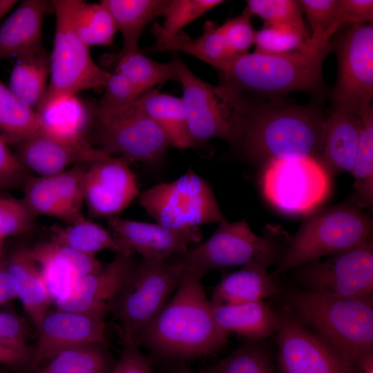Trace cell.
Masks as SVG:
<instances>
[{
	"label": "cell",
	"instance_id": "6da1fadb",
	"mask_svg": "<svg viewBox=\"0 0 373 373\" xmlns=\"http://www.w3.org/2000/svg\"><path fill=\"white\" fill-rule=\"evenodd\" d=\"M228 336L214 321L201 279L184 271L171 298L140 334L137 345L163 357L189 359L219 352Z\"/></svg>",
	"mask_w": 373,
	"mask_h": 373
},
{
	"label": "cell",
	"instance_id": "7a4b0ae2",
	"mask_svg": "<svg viewBox=\"0 0 373 373\" xmlns=\"http://www.w3.org/2000/svg\"><path fill=\"white\" fill-rule=\"evenodd\" d=\"M325 122L318 113L308 108L251 106L236 148L254 162L306 157L320 160Z\"/></svg>",
	"mask_w": 373,
	"mask_h": 373
},
{
	"label": "cell",
	"instance_id": "3957f363",
	"mask_svg": "<svg viewBox=\"0 0 373 373\" xmlns=\"http://www.w3.org/2000/svg\"><path fill=\"white\" fill-rule=\"evenodd\" d=\"M286 301L287 308L303 324L354 364L373 352V302L337 298L309 290L289 292Z\"/></svg>",
	"mask_w": 373,
	"mask_h": 373
},
{
	"label": "cell",
	"instance_id": "277c9868",
	"mask_svg": "<svg viewBox=\"0 0 373 373\" xmlns=\"http://www.w3.org/2000/svg\"><path fill=\"white\" fill-rule=\"evenodd\" d=\"M330 49L329 44L316 51L307 48L283 54L237 55L221 72L223 84L240 94L315 91L322 86V66Z\"/></svg>",
	"mask_w": 373,
	"mask_h": 373
},
{
	"label": "cell",
	"instance_id": "5b68a950",
	"mask_svg": "<svg viewBox=\"0 0 373 373\" xmlns=\"http://www.w3.org/2000/svg\"><path fill=\"white\" fill-rule=\"evenodd\" d=\"M174 63L181 84L189 131L194 147L218 138L236 147L251 106L226 84L214 86L198 77L178 56Z\"/></svg>",
	"mask_w": 373,
	"mask_h": 373
},
{
	"label": "cell",
	"instance_id": "8992f818",
	"mask_svg": "<svg viewBox=\"0 0 373 373\" xmlns=\"http://www.w3.org/2000/svg\"><path fill=\"white\" fill-rule=\"evenodd\" d=\"M372 220L353 204L308 214L280 260L274 278L298 266L353 249L370 240Z\"/></svg>",
	"mask_w": 373,
	"mask_h": 373
},
{
	"label": "cell",
	"instance_id": "52a82bcc",
	"mask_svg": "<svg viewBox=\"0 0 373 373\" xmlns=\"http://www.w3.org/2000/svg\"><path fill=\"white\" fill-rule=\"evenodd\" d=\"M183 274L182 266L171 259H142L137 264L111 310L119 324L123 345L137 346L138 336L169 302Z\"/></svg>",
	"mask_w": 373,
	"mask_h": 373
},
{
	"label": "cell",
	"instance_id": "ba28073f",
	"mask_svg": "<svg viewBox=\"0 0 373 373\" xmlns=\"http://www.w3.org/2000/svg\"><path fill=\"white\" fill-rule=\"evenodd\" d=\"M218 224L207 240L170 259L181 265L184 271L202 279L209 271L251 261L269 267L280 258L276 241L254 233L245 219L233 222L223 219Z\"/></svg>",
	"mask_w": 373,
	"mask_h": 373
},
{
	"label": "cell",
	"instance_id": "9c48e42d",
	"mask_svg": "<svg viewBox=\"0 0 373 373\" xmlns=\"http://www.w3.org/2000/svg\"><path fill=\"white\" fill-rule=\"evenodd\" d=\"M75 3V0L52 1L56 28L50 55V82L41 104L63 95L104 89L111 73L97 65L89 47L77 37L73 21Z\"/></svg>",
	"mask_w": 373,
	"mask_h": 373
},
{
	"label": "cell",
	"instance_id": "30bf717a",
	"mask_svg": "<svg viewBox=\"0 0 373 373\" xmlns=\"http://www.w3.org/2000/svg\"><path fill=\"white\" fill-rule=\"evenodd\" d=\"M260 185L265 198L281 212L308 215L329 196L331 174L316 157L273 159L265 162Z\"/></svg>",
	"mask_w": 373,
	"mask_h": 373
},
{
	"label": "cell",
	"instance_id": "8fae6325",
	"mask_svg": "<svg viewBox=\"0 0 373 373\" xmlns=\"http://www.w3.org/2000/svg\"><path fill=\"white\" fill-rule=\"evenodd\" d=\"M139 203L156 223L176 229L219 223L224 218L209 183L192 169L146 189Z\"/></svg>",
	"mask_w": 373,
	"mask_h": 373
},
{
	"label": "cell",
	"instance_id": "7c38bea8",
	"mask_svg": "<svg viewBox=\"0 0 373 373\" xmlns=\"http://www.w3.org/2000/svg\"><path fill=\"white\" fill-rule=\"evenodd\" d=\"M92 126L99 149L146 166L162 164L171 146L160 126L135 104L109 115L97 114L94 106Z\"/></svg>",
	"mask_w": 373,
	"mask_h": 373
},
{
	"label": "cell",
	"instance_id": "4fadbf2b",
	"mask_svg": "<svg viewBox=\"0 0 373 373\" xmlns=\"http://www.w3.org/2000/svg\"><path fill=\"white\" fill-rule=\"evenodd\" d=\"M298 280L307 290L324 296L373 302L372 240L307 264Z\"/></svg>",
	"mask_w": 373,
	"mask_h": 373
},
{
	"label": "cell",
	"instance_id": "5bb4252c",
	"mask_svg": "<svg viewBox=\"0 0 373 373\" xmlns=\"http://www.w3.org/2000/svg\"><path fill=\"white\" fill-rule=\"evenodd\" d=\"M338 72L332 98L334 108L358 116L372 106L373 97L372 23L353 24L338 42Z\"/></svg>",
	"mask_w": 373,
	"mask_h": 373
},
{
	"label": "cell",
	"instance_id": "9a60e30c",
	"mask_svg": "<svg viewBox=\"0 0 373 373\" xmlns=\"http://www.w3.org/2000/svg\"><path fill=\"white\" fill-rule=\"evenodd\" d=\"M278 314L280 373H356L349 358L309 331L287 307Z\"/></svg>",
	"mask_w": 373,
	"mask_h": 373
},
{
	"label": "cell",
	"instance_id": "2e32d148",
	"mask_svg": "<svg viewBox=\"0 0 373 373\" xmlns=\"http://www.w3.org/2000/svg\"><path fill=\"white\" fill-rule=\"evenodd\" d=\"M136 174L130 162L108 155L88 164L84 183V202L90 216L113 218L139 195Z\"/></svg>",
	"mask_w": 373,
	"mask_h": 373
},
{
	"label": "cell",
	"instance_id": "e0dca14e",
	"mask_svg": "<svg viewBox=\"0 0 373 373\" xmlns=\"http://www.w3.org/2000/svg\"><path fill=\"white\" fill-rule=\"evenodd\" d=\"M137 264L133 255L115 254L111 262L79 279L54 303L57 309L105 320Z\"/></svg>",
	"mask_w": 373,
	"mask_h": 373
},
{
	"label": "cell",
	"instance_id": "ac0fdd59",
	"mask_svg": "<svg viewBox=\"0 0 373 373\" xmlns=\"http://www.w3.org/2000/svg\"><path fill=\"white\" fill-rule=\"evenodd\" d=\"M107 224L126 254L137 253L145 260H167L200 242L202 236L199 227L176 229L117 217L108 218Z\"/></svg>",
	"mask_w": 373,
	"mask_h": 373
},
{
	"label": "cell",
	"instance_id": "d6986e66",
	"mask_svg": "<svg viewBox=\"0 0 373 373\" xmlns=\"http://www.w3.org/2000/svg\"><path fill=\"white\" fill-rule=\"evenodd\" d=\"M16 154L26 171L39 177L59 173L79 164H89L109 155L83 137L64 138L39 132L17 144Z\"/></svg>",
	"mask_w": 373,
	"mask_h": 373
},
{
	"label": "cell",
	"instance_id": "ffe728a7",
	"mask_svg": "<svg viewBox=\"0 0 373 373\" xmlns=\"http://www.w3.org/2000/svg\"><path fill=\"white\" fill-rule=\"evenodd\" d=\"M105 320L57 309L48 311L39 329L30 365L37 368L59 352L90 343H107Z\"/></svg>",
	"mask_w": 373,
	"mask_h": 373
},
{
	"label": "cell",
	"instance_id": "44dd1931",
	"mask_svg": "<svg viewBox=\"0 0 373 373\" xmlns=\"http://www.w3.org/2000/svg\"><path fill=\"white\" fill-rule=\"evenodd\" d=\"M30 251L53 303L79 279L103 265L95 255L79 252L52 240L39 243Z\"/></svg>",
	"mask_w": 373,
	"mask_h": 373
},
{
	"label": "cell",
	"instance_id": "7402d4cb",
	"mask_svg": "<svg viewBox=\"0 0 373 373\" xmlns=\"http://www.w3.org/2000/svg\"><path fill=\"white\" fill-rule=\"evenodd\" d=\"M48 1L25 0L0 27V60L44 50L42 26Z\"/></svg>",
	"mask_w": 373,
	"mask_h": 373
},
{
	"label": "cell",
	"instance_id": "603a6c76",
	"mask_svg": "<svg viewBox=\"0 0 373 373\" xmlns=\"http://www.w3.org/2000/svg\"><path fill=\"white\" fill-rule=\"evenodd\" d=\"M360 131L357 115L345 108H333L325 122L320 157L330 174L352 172Z\"/></svg>",
	"mask_w": 373,
	"mask_h": 373
},
{
	"label": "cell",
	"instance_id": "cb8c5ba5",
	"mask_svg": "<svg viewBox=\"0 0 373 373\" xmlns=\"http://www.w3.org/2000/svg\"><path fill=\"white\" fill-rule=\"evenodd\" d=\"M151 31L155 38V50L186 52L218 69L220 73L236 56L228 48L219 26L211 21L205 23L204 32L195 39L182 32L175 35H168L157 23L152 26Z\"/></svg>",
	"mask_w": 373,
	"mask_h": 373
},
{
	"label": "cell",
	"instance_id": "d4e9b609",
	"mask_svg": "<svg viewBox=\"0 0 373 373\" xmlns=\"http://www.w3.org/2000/svg\"><path fill=\"white\" fill-rule=\"evenodd\" d=\"M211 309L216 325L228 336L236 333L249 341H261L276 333L278 327V312L264 300L211 305Z\"/></svg>",
	"mask_w": 373,
	"mask_h": 373
},
{
	"label": "cell",
	"instance_id": "484cf974",
	"mask_svg": "<svg viewBox=\"0 0 373 373\" xmlns=\"http://www.w3.org/2000/svg\"><path fill=\"white\" fill-rule=\"evenodd\" d=\"M268 267L251 261L240 270L225 275L213 287L211 305H234L265 298L279 293Z\"/></svg>",
	"mask_w": 373,
	"mask_h": 373
},
{
	"label": "cell",
	"instance_id": "4316f807",
	"mask_svg": "<svg viewBox=\"0 0 373 373\" xmlns=\"http://www.w3.org/2000/svg\"><path fill=\"white\" fill-rule=\"evenodd\" d=\"M4 269L15 280L18 287L17 298L38 329L52 302L30 248L15 250Z\"/></svg>",
	"mask_w": 373,
	"mask_h": 373
},
{
	"label": "cell",
	"instance_id": "83f0119b",
	"mask_svg": "<svg viewBox=\"0 0 373 373\" xmlns=\"http://www.w3.org/2000/svg\"><path fill=\"white\" fill-rule=\"evenodd\" d=\"M36 112L41 132L64 138L85 137L94 117V107L86 106L77 95L56 97L42 103Z\"/></svg>",
	"mask_w": 373,
	"mask_h": 373
},
{
	"label": "cell",
	"instance_id": "f1b7e54d",
	"mask_svg": "<svg viewBox=\"0 0 373 373\" xmlns=\"http://www.w3.org/2000/svg\"><path fill=\"white\" fill-rule=\"evenodd\" d=\"M135 106L160 126L171 146L180 150L194 148L181 97L153 88L142 93Z\"/></svg>",
	"mask_w": 373,
	"mask_h": 373
},
{
	"label": "cell",
	"instance_id": "f546056e",
	"mask_svg": "<svg viewBox=\"0 0 373 373\" xmlns=\"http://www.w3.org/2000/svg\"><path fill=\"white\" fill-rule=\"evenodd\" d=\"M111 14L117 30L123 38L120 52L140 50L139 39L146 26L163 16L168 0H102Z\"/></svg>",
	"mask_w": 373,
	"mask_h": 373
},
{
	"label": "cell",
	"instance_id": "4dcf8cb0",
	"mask_svg": "<svg viewBox=\"0 0 373 373\" xmlns=\"http://www.w3.org/2000/svg\"><path fill=\"white\" fill-rule=\"evenodd\" d=\"M50 75V56L46 50L17 58L9 88L26 106L36 111L43 102Z\"/></svg>",
	"mask_w": 373,
	"mask_h": 373
},
{
	"label": "cell",
	"instance_id": "1f68e13d",
	"mask_svg": "<svg viewBox=\"0 0 373 373\" xmlns=\"http://www.w3.org/2000/svg\"><path fill=\"white\" fill-rule=\"evenodd\" d=\"M50 240L86 254L102 250L126 254L110 231L82 214L64 226L53 227Z\"/></svg>",
	"mask_w": 373,
	"mask_h": 373
},
{
	"label": "cell",
	"instance_id": "d6a6232c",
	"mask_svg": "<svg viewBox=\"0 0 373 373\" xmlns=\"http://www.w3.org/2000/svg\"><path fill=\"white\" fill-rule=\"evenodd\" d=\"M116 363L107 343H90L59 352L34 373H111Z\"/></svg>",
	"mask_w": 373,
	"mask_h": 373
},
{
	"label": "cell",
	"instance_id": "836d02e7",
	"mask_svg": "<svg viewBox=\"0 0 373 373\" xmlns=\"http://www.w3.org/2000/svg\"><path fill=\"white\" fill-rule=\"evenodd\" d=\"M113 73L128 79L142 93L169 80L178 82L173 61L161 63L145 56L140 50L119 52Z\"/></svg>",
	"mask_w": 373,
	"mask_h": 373
},
{
	"label": "cell",
	"instance_id": "e575fe53",
	"mask_svg": "<svg viewBox=\"0 0 373 373\" xmlns=\"http://www.w3.org/2000/svg\"><path fill=\"white\" fill-rule=\"evenodd\" d=\"M361 131L352 173L354 178V200L358 208L373 203V111L372 106L358 115Z\"/></svg>",
	"mask_w": 373,
	"mask_h": 373
},
{
	"label": "cell",
	"instance_id": "d590c367",
	"mask_svg": "<svg viewBox=\"0 0 373 373\" xmlns=\"http://www.w3.org/2000/svg\"><path fill=\"white\" fill-rule=\"evenodd\" d=\"M39 132L37 112L23 105L0 82V133L8 143L17 144Z\"/></svg>",
	"mask_w": 373,
	"mask_h": 373
},
{
	"label": "cell",
	"instance_id": "8d00e7d4",
	"mask_svg": "<svg viewBox=\"0 0 373 373\" xmlns=\"http://www.w3.org/2000/svg\"><path fill=\"white\" fill-rule=\"evenodd\" d=\"M73 21L77 37L88 47L113 43L117 29L111 14L101 2L88 3L75 0Z\"/></svg>",
	"mask_w": 373,
	"mask_h": 373
},
{
	"label": "cell",
	"instance_id": "74e56055",
	"mask_svg": "<svg viewBox=\"0 0 373 373\" xmlns=\"http://www.w3.org/2000/svg\"><path fill=\"white\" fill-rule=\"evenodd\" d=\"M260 341L247 340L211 370L214 373H277L270 351Z\"/></svg>",
	"mask_w": 373,
	"mask_h": 373
},
{
	"label": "cell",
	"instance_id": "f35d334b",
	"mask_svg": "<svg viewBox=\"0 0 373 373\" xmlns=\"http://www.w3.org/2000/svg\"><path fill=\"white\" fill-rule=\"evenodd\" d=\"M21 199L37 217L48 216L69 222L73 218L59 200L47 177H28Z\"/></svg>",
	"mask_w": 373,
	"mask_h": 373
},
{
	"label": "cell",
	"instance_id": "ab89813d",
	"mask_svg": "<svg viewBox=\"0 0 373 373\" xmlns=\"http://www.w3.org/2000/svg\"><path fill=\"white\" fill-rule=\"evenodd\" d=\"M307 32L285 26H264L256 31V52L283 54L308 48Z\"/></svg>",
	"mask_w": 373,
	"mask_h": 373
},
{
	"label": "cell",
	"instance_id": "60d3db41",
	"mask_svg": "<svg viewBox=\"0 0 373 373\" xmlns=\"http://www.w3.org/2000/svg\"><path fill=\"white\" fill-rule=\"evenodd\" d=\"M251 15H257L264 26H285L307 32L303 20L302 8L297 1L249 0L245 8Z\"/></svg>",
	"mask_w": 373,
	"mask_h": 373
},
{
	"label": "cell",
	"instance_id": "b9f144b4",
	"mask_svg": "<svg viewBox=\"0 0 373 373\" xmlns=\"http://www.w3.org/2000/svg\"><path fill=\"white\" fill-rule=\"evenodd\" d=\"M88 164H76L47 177L59 200L73 219L81 214L84 202V183Z\"/></svg>",
	"mask_w": 373,
	"mask_h": 373
},
{
	"label": "cell",
	"instance_id": "7bdbcfd3",
	"mask_svg": "<svg viewBox=\"0 0 373 373\" xmlns=\"http://www.w3.org/2000/svg\"><path fill=\"white\" fill-rule=\"evenodd\" d=\"M104 89L103 95L95 106V112L104 115L128 109L142 94L128 79L116 73H111Z\"/></svg>",
	"mask_w": 373,
	"mask_h": 373
},
{
	"label": "cell",
	"instance_id": "ee69618b",
	"mask_svg": "<svg viewBox=\"0 0 373 373\" xmlns=\"http://www.w3.org/2000/svg\"><path fill=\"white\" fill-rule=\"evenodd\" d=\"M223 2L222 0H168L161 28L168 35H177L189 23Z\"/></svg>",
	"mask_w": 373,
	"mask_h": 373
},
{
	"label": "cell",
	"instance_id": "f6af8a7d",
	"mask_svg": "<svg viewBox=\"0 0 373 373\" xmlns=\"http://www.w3.org/2000/svg\"><path fill=\"white\" fill-rule=\"evenodd\" d=\"M35 218L22 200L0 197V237L3 239L32 231Z\"/></svg>",
	"mask_w": 373,
	"mask_h": 373
},
{
	"label": "cell",
	"instance_id": "bcb514c9",
	"mask_svg": "<svg viewBox=\"0 0 373 373\" xmlns=\"http://www.w3.org/2000/svg\"><path fill=\"white\" fill-rule=\"evenodd\" d=\"M372 0H338L335 17L324 32L320 47L329 45V39L343 25L372 23Z\"/></svg>",
	"mask_w": 373,
	"mask_h": 373
},
{
	"label": "cell",
	"instance_id": "7dc6e473",
	"mask_svg": "<svg viewBox=\"0 0 373 373\" xmlns=\"http://www.w3.org/2000/svg\"><path fill=\"white\" fill-rule=\"evenodd\" d=\"M298 3L312 28L308 48L316 51L322 48L320 47L322 37L335 17L338 0H301Z\"/></svg>",
	"mask_w": 373,
	"mask_h": 373
},
{
	"label": "cell",
	"instance_id": "c3c4849f",
	"mask_svg": "<svg viewBox=\"0 0 373 373\" xmlns=\"http://www.w3.org/2000/svg\"><path fill=\"white\" fill-rule=\"evenodd\" d=\"M251 17L245 8L240 15L219 26L228 48L236 55L248 52L254 44L256 30L251 23Z\"/></svg>",
	"mask_w": 373,
	"mask_h": 373
},
{
	"label": "cell",
	"instance_id": "681fc988",
	"mask_svg": "<svg viewBox=\"0 0 373 373\" xmlns=\"http://www.w3.org/2000/svg\"><path fill=\"white\" fill-rule=\"evenodd\" d=\"M27 171L16 154L8 146V142L0 133V189L24 184L28 177Z\"/></svg>",
	"mask_w": 373,
	"mask_h": 373
},
{
	"label": "cell",
	"instance_id": "f907efd6",
	"mask_svg": "<svg viewBox=\"0 0 373 373\" xmlns=\"http://www.w3.org/2000/svg\"><path fill=\"white\" fill-rule=\"evenodd\" d=\"M28 329L24 322L9 312H0V343L15 350L32 354L27 345Z\"/></svg>",
	"mask_w": 373,
	"mask_h": 373
},
{
	"label": "cell",
	"instance_id": "816d5d0a",
	"mask_svg": "<svg viewBox=\"0 0 373 373\" xmlns=\"http://www.w3.org/2000/svg\"><path fill=\"white\" fill-rule=\"evenodd\" d=\"M123 351L111 373H153L146 358L139 347L123 345Z\"/></svg>",
	"mask_w": 373,
	"mask_h": 373
},
{
	"label": "cell",
	"instance_id": "f5cc1de1",
	"mask_svg": "<svg viewBox=\"0 0 373 373\" xmlns=\"http://www.w3.org/2000/svg\"><path fill=\"white\" fill-rule=\"evenodd\" d=\"M32 354L23 352L0 343V363L11 366H21L31 363Z\"/></svg>",
	"mask_w": 373,
	"mask_h": 373
},
{
	"label": "cell",
	"instance_id": "db71d44e",
	"mask_svg": "<svg viewBox=\"0 0 373 373\" xmlns=\"http://www.w3.org/2000/svg\"><path fill=\"white\" fill-rule=\"evenodd\" d=\"M18 287L15 280L4 269L0 268V304L17 298Z\"/></svg>",
	"mask_w": 373,
	"mask_h": 373
},
{
	"label": "cell",
	"instance_id": "11a10c76",
	"mask_svg": "<svg viewBox=\"0 0 373 373\" xmlns=\"http://www.w3.org/2000/svg\"><path fill=\"white\" fill-rule=\"evenodd\" d=\"M354 365L356 373H373V352L360 357Z\"/></svg>",
	"mask_w": 373,
	"mask_h": 373
},
{
	"label": "cell",
	"instance_id": "9f6ffc18",
	"mask_svg": "<svg viewBox=\"0 0 373 373\" xmlns=\"http://www.w3.org/2000/svg\"><path fill=\"white\" fill-rule=\"evenodd\" d=\"M17 2L15 0H0V21Z\"/></svg>",
	"mask_w": 373,
	"mask_h": 373
},
{
	"label": "cell",
	"instance_id": "6f0895ef",
	"mask_svg": "<svg viewBox=\"0 0 373 373\" xmlns=\"http://www.w3.org/2000/svg\"><path fill=\"white\" fill-rule=\"evenodd\" d=\"M173 373H214L211 369L204 372H193L186 366H181L177 368Z\"/></svg>",
	"mask_w": 373,
	"mask_h": 373
},
{
	"label": "cell",
	"instance_id": "680465c9",
	"mask_svg": "<svg viewBox=\"0 0 373 373\" xmlns=\"http://www.w3.org/2000/svg\"><path fill=\"white\" fill-rule=\"evenodd\" d=\"M2 240H3V238L0 237V253H1V249Z\"/></svg>",
	"mask_w": 373,
	"mask_h": 373
}]
</instances>
